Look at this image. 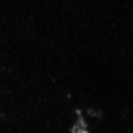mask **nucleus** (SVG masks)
<instances>
[{"mask_svg":"<svg viewBox=\"0 0 133 133\" xmlns=\"http://www.w3.org/2000/svg\"><path fill=\"white\" fill-rule=\"evenodd\" d=\"M66 133H94L91 123L83 108L77 107L73 109L71 116L66 127Z\"/></svg>","mask_w":133,"mask_h":133,"instance_id":"nucleus-1","label":"nucleus"}]
</instances>
